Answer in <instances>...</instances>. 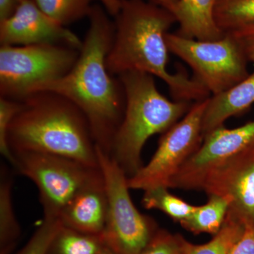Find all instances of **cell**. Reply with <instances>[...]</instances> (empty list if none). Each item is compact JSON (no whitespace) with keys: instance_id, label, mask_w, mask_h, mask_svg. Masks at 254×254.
Segmentation results:
<instances>
[{"instance_id":"obj_10","label":"cell","mask_w":254,"mask_h":254,"mask_svg":"<svg viewBox=\"0 0 254 254\" xmlns=\"http://www.w3.org/2000/svg\"><path fill=\"white\" fill-rule=\"evenodd\" d=\"M254 146V120L235 128H216L203 137L198 150L173 177L170 188L201 190L214 169Z\"/></svg>"},{"instance_id":"obj_4","label":"cell","mask_w":254,"mask_h":254,"mask_svg":"<svg viewBox=\"0 0 254 254\" xmlns=\"http://www.w3.org/2000/svg\"><path fill=\"white\" fill-rule=\"evenodd\" d=\"M154 76L131 71L118 76L125 107L110 155L130 177L142 168L141 152L148 138L165 133L188 113L191 103L172 101L158 91Z\"/></svg>"},{"instance_id":"obj_3","label":"cell","mask_w":254,"mask_h":254,"mask_svg":"<svg viewBox=\"0 0 254 254\" xmlns=\"http://www.w3.org/2000/svg\"><path fill=\"white\" fill-rule=\"evenodd\" d=\"M7 133L13 155L41 152L99 168L98 152L89 123L67 98L52 92H37L21 100Z\"/></svg>"},{"instance_id":"obj_7","label":"cell","mask_w":254,"mask_h":254,"mask_svg":"<svg viewBox=\"0 0 254 254\" xmlns=\"http://www.w3.org/2000/svg\"><path fill=\"white\" fill-rule=\"evenodd\" d=\"M15 170L28 177L39 191L45 218L60 213L80 190L103 178L99 168L60 155L23 151L14 153Z\"/></svg>"},{"instance_id":"obj_15","label":"cell","mask_w":254,"mask_h":254,"mask_svg":"<svg viewBox=\"0 0 254 254\" xmlns=\"http://www.w3.org/2000/svg\"><path fill=\"white\" fill-rule=\"evenodd\" d=\"M218 0H178L173 15L180 25L177 33L199 41H215L225 36L217 24Z\"/></svg>"},{"instance_id":"obj_18","label":"cell","mask_w":254,"mask_h":254,"mask_svg":"<svg viewBox=\"0 0 254 254\" xmlns=\"http://www.w3.org/2000/svg\"><path fill=\"white\" fill-rule=\"evenodd\" d=\"M245 229V225L228 212L220 231L207 243L195 245L184 237V252L185 254H230Z\"/></svg>"},{"instance_id":"obj_27","label":"cell","mask_w":254,"mask_h":254,"mask_svg":"<svg viewBox=\"0 0 254 254\" xmlns=\"http://www.w3.org/2000/svg\"><path fill=\"white\" fill-rule=\"evenodd\" d=\"M230 254H254V224L246 225L245 231Z\"/></svg>"},{"instance_id":"obj_23","label":"cell","mask_w":254,"mask_h":254,"mask_svg":"<svg viewBox=\"0 0 254 254\" xmlns=\"http://www.w3.org/2000/svg\"><path fill=\"white\" fill-rule=\"evenodd\" d=\"M61 226L59 219L44 217L26 245L16 254H47L53 237Z\"/></svg>"},{"instance_id":"obj_28","label":"cell","mask_w":254,"mask_h":254,"mask_svg":"<svg viewBox=\"0 0 254 254\" xmlns=\"http://www.w3.org/2000/svg\"><path fill=\"white\" fill-rule=\"evenodd\" d=\"M103 5L108 14L115 16L118 14L120 7L121 0H98ZM158 4L168 9L173 14L178 0H155Z\"/></svg>"},{"instance_id":"obj_1","label":"cell","mask_w":254,"mask_h":254,"mask_svg":"<svg viewBox=\"0 0 254 254\" xmlns=\"http://www.w3.org/2000/svg\"><path fill=\"white\" fill-rule=\"evenodd\" d=\"M106 12L101 6H92L89 28L74 66L63 77L40 86L35 93L52 92L72 102L86 116L96 146L110 154L123 120L125 96L120 78L113 77L107 68L115 25Z\"/></svg>"},{"instance_id":"obj_14","label":"cell","mask_w":254,"mask_h":254,"mask_svg":"<svg viewBox=\"0 0 254 254\" xmlns=\"http://www.w3.org/2000/svg\"><path fill=\"white\" fill-rule=\"evenodd\" d=\"M254 104V71L230 89L209 97L202 123L203 136L228 119L240 115Z\"/></svg>"},{"instance_id":"obj_6","label":"cell","mask_w":254,"mask_h":254,"mask_svg":"<svg viewBox=\"0 0 254 254\" xmlns=\"http://www.w3.org/2000/svg\"><path fill=\"white\" fill-rule=\"evenodd\" d=\"M98 163L108 200L102 236L115 254H141L158 229L154 220L138 211L129 193L128 177L109 154L97 147Z\"/></svg>"},{"instance_id":"obj_20","label":"cell","mask_w":254,"mask_h":254,"mask_svg":"<svg viewBox=\"0 0 254 254\" xmlns=\"http://www.w3.org/2000/svg\"><path fill=\"white\" fill-rule=\"evenodd\" d=\"M215 20L224 33L254 25V0H218Z\"/></svg>"},{"instance_id":"obj_19","label":"cell","mask_w":254,"mask_h":254,"mask_svg":"<svg viewBox=\"0 0 254 254\" xmlns=\"http://www.w3.org/2000/svg\"><path fill=\"white\" fill-rule=\"evenodd\" d=\"M105 245L102 235L83 233L62 225L47 254H97Z\"/></svg>"},{"instance_id":"obj_24","label":"cell","mask_w":254,"mask_h":254,"mask_svg":"<svg viewBox=\"0 0 254 254\" xmlns=\"http://www.w3.org/2000/svg\"><path fill=\"white\" fill-rule=\"evenodd\" d=\"M21 105V101L0 97V153L11 165L14 158L8 144L7 133L10 125Z\"/></svg>"},{"instance_id":"obj_11","label":"cell","mask_w":254,"mask_h":254,"mask_svg":"<svg viewBox=\"0 0 254 254\" xmlns=\"http://www.w3.org/2000/svg\"><path fill=\"white\" fill-rule=\"evenodd\" d=\"M201 190L230 200L229 213L245 226L254 224V146L214 169Z\"/></svg>"},{"instance_id":"obj_5","label":"cell","mask_w":254,"mask_h":254,"mask_svg":"<svg viewBox=\"0 0 254 254\" xmlns=\"http://www.w3.org/2000/svg\"><path fill=\"white\" fill-rule=\"evenodd\" d=\"M80 50L65 45L1 46L0 97L21 101L40 86L63 77Z\"/></svg>"},{"instance_id":"obj_22","label":"cell","mask_w":254,"mask_h":254,"mask_svg":"<svg viewBox=\"0 0 254 254\" xmlns=\"http://www.w3.org/2000/svg\"><path fill=\"white\" fill-rule=\"evenodd\" d=\"M47 16L64 26L88 16L92 0H33Z\"/></svg>"},{"instance_id":"obj_17","label":"cell","mask_w":254,"mask_h":254,"mask_svg":"<svg viewBox=\"0 0 254 254\" xmlns=\"http://www.w3.org/2000/svg\"><path fill=\"white\" fill-rule=\"evenodd\" d=\"M230 205V200L227 198L209 195L206 203L196 206L193 213L180 222V225L187 231L194 235L209 234L213 236L222 228Z\"/></svg>"},{"instance_id":"obj_16","label":"cell","mask_w":254,"mask_h":254,"mask_svg":"<svg viewBox=\"0 0 254 254\" xmlns=\"http://www.w3.org/2000/svg\"><path fill=\"white\" fill-rule=\"evenodd\" d=\"M0 177V254H12L21 235L12 201L14 180L5 166H1Z\"/></svg>"},{"instance_id":"obj_30","label":"cell","mask_w":254,"mask_h":254,"mask_svg":"<svg viewBox=\"0 0 254 254\" xmlns=\"http://www.w3.org/2000/svg\"><path fill=\"white\" fill-rule=\"evenodd\" d=\"M97 254H115V253H114L113 251L105 245Z\"/></svg>"},{"instance_id":"obj_21","label":"cell","mask_w":254,"mask_h":254,"mask_svg":"<svg viewBox=\"0 0 254 254\" xmlns=\"http://www.w3.org/2000/svg\"><path fill=\"white\" fill-rule=\"evenodd\" d=\"M168 189L156 187L144 190L142 205L147 210H160L175 221H183L193 213L196 206L172 194Z\"/></svg>"},{"instance_id":"obj_25","label":"cell","mask_w":254,"mask_h":254,"mask_svg":"<svg viewBox=\"0 0 254 254\" xmlns=\"http://www.w3.org/2000/svg\"><path fill=\"white\" fill-rule=\"evenodd\" d=\"M184 237L179 234L158 229L150 243L141 254H185Z\"/></svg>"},{"instance_id":"obj_8","label":"cell","mask_w":254,"mask_h":254,"mask_svg":"<svg viewBox=\"0 0 254 254\" xmlns=\"http://www.w3.org/2000/svg\"><path fill=\"white\" fill-rule=\"evenodd\" d=\"M166 41L170 53L190 66L193 78L212 95L227 91L250 74L248 60L231 33L215 41H199L168 33Z\"/></svg>"},{"instance_id":"obj_9","label":"cell","mask_w":254,"mask_h":254,"mask_svg":"<svg viewBox=\"0 0 254 254\" xmlns=\"http://www.w3.org/2000/svg\"><path fill=\"white\" fill-rule=\"evenodd\" d=\"M208 98L192 104L188 113L163 133L149 162L128 177L130 190L170 188L173 177L203 142L202 123Z\"/></svg>"},{"instance_id":"obj_2","label":"cell","mask_w":254,"mask_h":254,"mask_svg":"<svg viewBox=\"0 0 254 254\" xmlns=\"http://www.w3.org/2000/svg\"><path fill=\"white\" fill-rule=\"evenodd\" d=\"M115 16L113 44L106 60L112 75L138 71L156 76L168 85L175 100L190 103L210 97L194 78L182 71H168L166 35L176 22L170 11L144 0H121Z\"/></svg>"},{"instance_id":"obj_13","label":"cell","mask_w":254,"mask_h":254,"mask_svg":"<svg viewBox=\"0 0 254 254\" xmlns=\"http://www.w3.org/2000/svg\"><path fill=\"white\" fill-rule=\"evenodd\" d=\"M104 178L80 190L64 208L59 220L63 226L93 235H102L108 215Z\"/></svg>"},{"instance_id":"obj_29","label":"cell","mask_w":254,"mask_h":254,"mask_svg":"<svg viewBox=\"0 0 254 254\" xmlns=\"http://www.w3.org/2000/svg\"><path fill=\"white\" fill-rule=\"evenodd\" d=\"M21 2V0H0V22L11 18Z\"/></svg>"},{"instance_id":"obj_12","label":"cell","mask_w":254,"mask_h":254,"mask_svg":"<svg viewBox=\"0 0 254 254\" xmlns=\"http://www.w3.org/2000/svg\"><path fill=\"white\" fill-rule=\"evenodd\" d=\"M1 46L62 44L81 50L83 41L37 6L33 0H21L15 14L0 22Z\"/></svg>"},{"instance_id":"obj_26","label":"cell","mask_w":254,"mask_h":254,"mask_svg":"<svg viewBox=\"0 0 254 254\" xmlns=\"http://www.w3.org/2000/svg\"><path fill=\"white\" fill-rule=\"evenodd\" d=\"M227 33L236 38L249 63H254V25Z\"/></svg>"}]
</instances>
